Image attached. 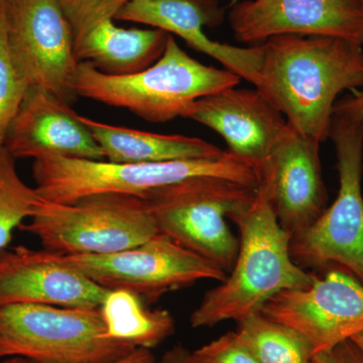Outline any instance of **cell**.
Returning <instances> with one entry per match:
<instances>
[{
	"mask_svg": "<svg viewBox=\"0 0 363 363\" xmlns=\"http://www.w3.org/2000/svg\"><path fill=\"white\" fill-rule=\"evenodd\" d=\"M234 38L243 44L279 35L339 38L363 45L360 0H241L227 13Z\"/></svg>",
	"mask_w": 363,
	"mask_h": 363,
	"instance_id": "obj_12",
	"label": "cell"
},
{
	"mask_svg": "<svg viewBox=\"0 0 363 363\" xmlns=\"http://www.w3.org/2000/svg\"><path fill=\"white\" fill-rule=\"evenodd\" d=\"M126 1H130V0H126Z\"/></svg>",
	"mask_w": 363,
	"mask_h": 363,
	"instance_id": "obj_32",
	"label": "cell"
},
{
	"mask_svg": "<svg viewBox=\"0 0 363 363\" xmlns=\"http://www.w3.org/2000/svg\"><path fill=\"white\" fill-rule=\"evenodd\" d=\"M28 363H39L28 360ZM111 363H157L152 351L145 348H135L133 352Z\"/></svg>",
	"mask_w": 363,
	"mask_h": 363,
	"instance_id": "obj_27",
	"label": "cell"
},
{
	"mask_svg": "<svg viewBox=\"0 0 363 363\" xmlns=\"http://www.w3.org/2000/svg\"><path fill=\"white\" fill-rule=\"evenodd\" d=\"M182 117L221 135L227 152L247 162L257 176L286 125L283 114L257 88L236 86L196 100Z\"/></svg>",
	"mask_w": 363,
	"mask_h": 363,
	"instance_id": "obj_15",
	"label": "cell"
},
{
	"mask_svg": "<svg viewBox=\"0 0 363 363\" xmlns=\"http://www.w3.org/2000/svg\"><path fill=\"white\" fill-rule=\"evenodd\" d=\"M1 363H28V360L21 357H7V359Z\"/></svg>",
	"mask_w": 363,
	"mask_h": 363,
	"instance_id": "obj_30",
	"label": "cell"
},
{
	"mask_svg": "<svg viewBox=\"0 0 363 363\" xmlns=\"http://www.w3.org/2000/svg\"><path fill=\"white\" fill-rule=\"evenodd\" d=\"M320 143L286 123L259 175L279 225L291 238L304 233L326 209Z\"/></svg>",
	"mask_w": 363,
	"mask_h": 363,
	"instance_id": "obj_14",
	"label": "cell"
},
{
	"mask_svg": "<svg viewBox=\"0 0 363 363\" xmlns=\"http://www.w3.org/2000/svg\"><path fill=\"white\" fill-rule=\"evenodd\" d=\"M73 33L79 63L111 75L136 73L155 63L169 33L159 28H123L114 23L126 0H60Z\"/></svg>",
	"mask_w": 363,
	"mask_h": 363,
	"instance_id": "obj_13",
	"label": "cell"
},
{
	"mask_svg": "<svg viewBox=\"0 0 363 363\" xmlns=\"http://www.w3.org/2000/svg\"><path fill=\"white\" fill-rule=\"evenodd\" d=\"M241 78L227 69L204 65L169 35L162 56L152 65L125 75H111L79 63L73 79L77 96L128 109L149 123L182 117L200 98L235 87Z\"/></svg>",
	"mask_w": 363,
	"mask_h": 363,
	"instance_id": "obj_3",
	"label": "cell"
},
{
	"mask_svg": "<svg viewBox=\"0 0 363 363\" xmlns=\"http://www.w3.org/2000/svg\"><path fill=\"white\" fill-rule=\"evenodd\" d=\"M225 9L218 0H130L116 13V21L145 23L176 35L196 51L222 64L227 70L255 86L262 62V45L235 47L210 40L205 28L221 25Z\"/></svg>",
	"mask_w": 363,
	"mask_h": 363,
	"instance_id": "obj_18",
	"label": "cell"
},
{
	"mask_svg": "<svg viewBox=\"0 0 363 363\" xmlns=\"http://www.w3.org/2000/svg\"><path fill=\"white\" fill-rule=\"evenodd\" d=\"M351 340L353 341L357 345L358 348L363 352V333L358 334V335L354 336V337L351 338Z\"/></svg>",
	"mask_w": 363,
	"mask_h": 363,
	"instance_id": "obj_29",
	"label": "cell"
},
{
	"mask_svg": "<svg viewBox=\"0 0 363 363\" xmlns=\"http://www.w3.org/2000/svg\"><path fill=\"white\" fill-rule=\"evenodd\" d=\"M329 138L337 157V197L313 225L291 238V257L304 269L341 267L363 284V121L342 100L334 106Z\"/></svg>",
	"mask_w": 363,
	"mask_h": 363,
	"instance_id": "obj_5",
	"label": "cell"
},
{
	"mask_svg": "<svg viewBox=\"0 0 363 363\" xmlns=\"http://www.w3.org/2000/svg\"><path fill=\"white\" fill-rule=\"evenodd\" d=\"M136 347L107 337L99 308L0 306V358L39 363H111Z\"/></svg>",
	"mask_w": 363,
	"mask_h": 363,
	"instance_id": "obj_7",
	"label": "cell"
},
{
	"mask_svg": "<svg viewBox=\"0 0 363 363\" xmlns=\"http://www.w3.org/2000/svg\"><path fill=\"white\" fill-rule=\"evenodd\" d=\"M341 100L353 113L357 114L363 121V91L355 92L354 94L344 97Z\"/></svg>",
	"mask_w": 363,
	"mask_h": 363,
	"instance_id": "obj_28",
	"label": "cell"
},
{
	"mask_svg": "<svg viewBox=\"0 0 363 363\" xmlns=\"http://www.w3.org/2000/svg\"><path fill=\"white\" fill-rule=\"evenodd\" d=\"M157 363H195L192 352L182 345L174 346L162 355L161 360Z\"/></svg>",
	"mask_w": 363,
	"mask_h": 363,
	"instance_id": "obj_26",
	"label": "cell"
},
{
	"mask_svg": "<svg viewBox=\"0 0 363 363\" xmlns=\"http://www.w3.org/2000/svg\"><path fill=\"white\" fill-rule=\"evenodd\" d=\"M240 230V247L230 274L207 291L191 314L193 328L245 319L286 290L304 289L318 279L294 262L290 234L279 225L267 189L259 184L255 201L231 219Z\"/></svg>",
	"mask_w": 363,
	"mask_h": 363,
	"instance_id": "obj_2",
	"label": "cell"
},
{
	"mask_svg": "<svg viewBox=\"0 0 363 363\" xmlns=\"http://www.w3.org/2000/svg\"><path fill=\"white\" fill-rule=\"evenodd\" d=\"M257 189L214 176L191 177L143 196L160 234L231 272L240 240L226 219L247 211Z\"/></svg>",
	"mask_w": 363,
	"mask_h": 363,
	"instance_id": "obj_6",
	"label": "cell"
},
{
	"mask_svg": "<svg viewBox=\"0 0 363 363\" xmlns=\"http://www.w3.org/2000/svg\"><path fill=\"white\" fill-rule=\"evenodd\" d=\"M101 147L106 161L119 164H152L180 160L213 159L224 150L201 138L160 135L111 125L82 116Z\"/></svg>",
	"mask_w": 363,
	"mask_h": 363,
	"instance_id": "obj_19",
	"label": "cell"
},
{
	"mask_svg": "<svg viewBox=\"0 0 363 363\" xmlns=\"http://www.w3.org/2000/svg\"><path fill=\"white\" fill-rule=\"evenodd\" d=\"M109 290L67 266L57 253L20 245L0 252V306L98 309Z\"/></svg>",
	"mask_w": 363,
	"mask_h": 363,
	"instance_id": "obj_17",
	"label": "cell"
},
{
	"mask_svg": "<svg viewBox=\"0 0 363 363\" xmlns=\"http://www.w3.org/2000/svg\"><path fill=\"white\" fill-rule=\"evenodd\" d=\"M360 1H362V4H363V0H360Z\"/></svg>",
	"mask_w": 363,
	"mask_h": 363,
	"instance_id": "obj_31",
	"label": "cell"
},
{
	"mask_svg": "<svg viewBox=\"0 0 363 363\" xmlns=\"http://www.w3.org/2000/svg\"><path fill=\"white\" fill-rule=\"evenodd\" d=\"M143 303L130 291L109 290L99 308L107 337L150 350L172 335L175 322L171 313L150 311Z\"/></svg>",
	"mask_w": 363,
	"mask_h": 363,
	"instance_id": "obj_20",
	"label": "cell"
},
{
	"mask_svg": "<svg viewBox=\"0 0 363 363\" xmlns=\"http://www.w3.org/2000/svg\"><path fill=\"white\" fill-rule=\"evenodd\" d=\"M40 200L35 188L21 178L16 160L0 147V252L11 242L14 229L32 216Z\"/></svg>",
	"mask_w": 363,
	"mask_h": 363,
	"instance_id": "obj_22",
	"label": "cell"
},
{
	"mask_svg": "<svg viewBox=\"0 0 363 363\" xmlns=\"http://www.w3.org/2000/svg\"><path fill=\"white\" fill-rule=\"evenodd\" d=\"M4 147L16 160H105L82 116L50 91L35 86L26 91L7 130Z\"/></svg>",
	"mask_w": 363,
	"mask_h": 363,
	"instance_id": "obj_16",
	"label": "cell"
},
{
	"mask_svg": "<svg viewBox=\"0 0 363 363\" xmlns=\"http://www.w3.org/2000/svg\"><path fill=\"white\" fill-rule=\"evenodd\" d=\"M7 40L28 86L50 91L70 104L79 62L73 33L60 0H4Z\"/></svg>",
	"mask_w": 363,
	"mask_h": 363,
	"instance_id": "obj_10",
	"label": "cell"
},
{
	"mask_svg": "<svg viewBox=\"0 0 363 363\" xmlns=\"http://www.w3.org/2000/svg\"><path fill=\"white\" fill-rule=\"evenodd\" d=\"M33 175L40 199L58 204H73L88 196L109 193L143 198L154 189L197 176L219 177L259 187L255 169L229 152L213 159L152 164L47 157L33 162Z\"/></svg>",
	"mask_w": 363,
	"mask_h": 363,
	"instance_id": "obj_4",
	"label": "cell"
},
{
	"mask_svg": "<svg viewBox=\"0 0 363 363\" xmlns=\"http://www.w3.org/2000/svg\"><path fill=\"white\" fill-rule=\"evenodd\" d=\"M58 255L123 252L159 234L143 198L123 194L88 196L73 204L40 199L20 227Z\"/></svg>",
	"mask_w": 363,
	"mask_h": 363,
	"instance_id": "obj_8",
	"label": "cell"
},
{
	"mask_svg": "<svg viewBox=\"0 0 363 363\" xmlns=\"http://www.w3.org/2000/svg\"><path fill=\"white\" fill-rule=\"evenodd\" d=\"M255 87L303 135L328 140L339 94L363 86V45L339 38L279 35L262 43Z\"/></svg>",
	"mask_w": 363,
	"mask_h": 363,
	"instance_id": "obj_1",
	"label": "cell"
},
{
	"mask_svg": "<svg viewBox=\"0 0 363 363\" xmlns=\"http://www.w3.org/2000/svg\"><path fill=\"white\" fill-rule=\"evenodd\" d=\"M28 87L11 56L7 40L6 6L4 0H0V147H4L7 130Z\"/></svg>",
	"mask_w": 363,
	"mask_h": 363,
	"instance_id": "obj_23",
	"label": "cell"
},
{
	"mask_svg": "<svg viewBox=\"0 0 363 363\" xmlns=\"http://www.w3.org/2000/svg\"><path fill=\"white\" fill-rule=\"evenodd\" d=\"M311 363H363V352L350 339L331 350L316 353Z\"/></svg>",
	"mask_w": 363,
	"mask_h": 363,
	"instance_id": "obj_25",
	"label": "cell"
},
{
	"mask_svg": "<svg viewBox=\"0 0 363 363\" xmlns=\"http://www.w3.org/2000/svg\"><path fill=\"white\" fill-rule=\"evenodd\" d=\"M236 333L260 363H311L312 344L304 334L262 312L238 322Z\"/></svg>",
	"mask_w": 363,
	"mask_h": 363,
	"instance_id": "obj_21",
	"label": "cell"
},
{
	"mask_svg": "<svg viewBox=\"0 0 363 363\" xmlns=\"http://www.w3.org/2000/svg\"><path fill=\"white\" fill-rule=\"evenodd\" d=\"M58 255L67 266L98 285L107 290L130 291L147 304L200 279L221 283L227 277L214 262L160 233L123 252Z\"/></svg>",
	"mask_w": 363,
	"mask_h": 363,
	"instance_id": "obj_9",
	"label": "cell"
},
{
	"mask_svg": "<svg viewBox=\"0 0 363 363\" xmlns=\"http://www.w3.org/2000/svg\"><path fill=\"white\" fill-rule=\"evenodd\" d=\"M192 357L195 363H260L236 332H228L193 351Z\"/></svg>",
	"mask_w": 363,
	"mask_h": 363,
	"instance_id": "obj_24",
	"label": "cell"
},
{
	"mask_svg": "<svg viewBox=\"0 0 363 363\" xmlns=\"http://www.w3.org/2000/svg\"><path fill=\"white\" fill-rule=\"evenodd\" d=\"M260 312L304 334L315 355L363 333V284L332 269L307 288L274 296Z\"/></svg>",
	"mask_w": 363,
	"mask_h": 363,
	"instance_id": "obj_11",
	"label": "cell"
}]
</instances>
